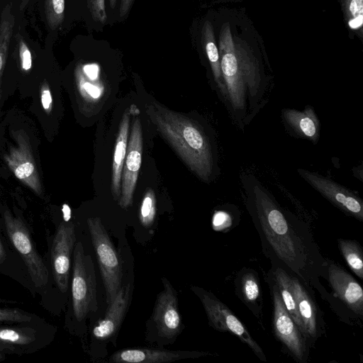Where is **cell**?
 <instances>
[{"mask_svg": "<svg viewBox=\"0 0 363 363\" xmlns=\"http://www.w3.org/2000/svg\"><path fill=\"white\" fill-rule=\"evenodd\" d=\"M117 0H109L110 6L111 8H114L116 4Z\"/></svg>", "mask_w": 363, "mask_h": 363, "instance_id": "f35d334b", "label": "cell"}, {"mask_svg": "<svg viewBox=\"0 0 363 363\" xmlns=\"http://www.w3.org/2000/svg\"><path fill=\"white\" fill-rule=\"evenodd\" d=\"M72 296L74 314L78 321L97 310L94 267L91 256L84 253L80 242L76 243L74 249Z\"/></svg>", "mask_w": 363, "mask_h": 363, "instance_id": "5b68a950", "label": "cell"}, {"mask_svg": "<svg viewBox=\"0 0 363 363\" xmlns=\"http://www.w3.org/2000/svg\"><path fill=\"white\" fill-rule=\"evenodd\" d=\"M72 223H61L55 235L52 246V263L55 283L62 292L68 287L71 254L75 243Z\"/></svg>", "mask_w": 363, "mask_h": 363, "instance_id": "5bb4252c", "label": "cell"}, {"mask_svg": "<svg viewBox=\"0 0 363 363\" xmlns=\"http://www.w3.org/2000/svg\"><path fill=\"white\" fill-rule=\"evenodd\" d=\"M272 269L271 276L278 287L286 311L292 318L301 333L306 336L301 319L298 312L295 296L291 285L289 273L283 267L274 263H272Z\"/></svg>", "mask_w": 363, "mask_h": 363, "instance_id": "7402d4cb", "label": "cell"}, {"mask_svg": "<svg viewBox=\"0 0 363 363\" xmlns=\"http://www.w3.org/2000/svg\"><path fill=\"white\" fill-rule=\"evenodd\" d=\"M62 212L64 219L66 222H67L70 218L71 211L68 205L64 204L62 206Z\"/></svg>", "mask_w": 363, "mask_h": 363, "instance_id": "8d00e7d4", "label": "cell"}, {"mask_svg": "<svg viewBox=\"0 0 363 363\" xmlns=\"http://www.w3.org/2000/svg\"><path fill=\"white\" fill-rule=\"evenodd\" d=\"M130 115L131 107L123 113L116 140L111 174V192L115 200L121 196V174L127 152Z\"/></svg>", "mask_w": 363, "mask_h": 363, "instance_id": "ac0fdd59", "label": "cell"}, {"mask_svg": "<svg viewBox=\"0 0 363 363\" xmlns=\"http://www.w3.org/2000/svg\"><path fill=\"white\" fill-rule=\"evenodd\" d=\"M40 100L45 111L50 113L52 108V99L49 84L46 80H44L40 86Z\"/></svg>", "mask_w": 363, "mask_h": 363, "instance_id": "1f68e13d", "label": "cell"}, {"mask_svg": "<svg viewBox=\"0 0 363 363\" xmlns=\"http://www.w3.org/2000/svg\"><path fill=\"white\" fill-rule=\"evenodd\" d=\"M282 118L299 136L315 142L319 138L320 122L313 107L307 106L303 111L285 108Z\"/></svg>", "mask_w": 363, "mask_h": 363, "instance_id": "d6986e66", "label": "cell"}, {"mask_svg": "<svg viewBox=\"0 0 363 363\" xmlns=\"http://www.w3.org/2000/svg\"><path fill=\"white\" fill-rule=\"evenodd\" d=\"M289 275L298 312L306 336L309 340H315L325 332L322 313L311 292L312 289L294 274L289 273Z\"/></svg>", "mask_w": 363, "mask_h": 363, "instance_id": "9a60e30c", "label": "cell"}, {"mask_svg": "<svg viewBox=\"0 0 363 363\" xmlns=\"http://www.w3.org/2000/svg\"><path fill=\"white\" fill-rule=\"evenodd\" d=\"M14 24L15 21L10 18L1 17L0 19V94L2 74L6 62Z\"/></svg>", "mask_w": 363, "mask_h": 363, "instance_id": "d4e9b609", "label": "cell"}, {"mask_svg": "<svg viewBox=\"0 0 363 363\" xmlns=\"http://www.w3.org/2000/svg\"><path fill=\"white\" fill-rule=\"evenodd\" d=\"M349 11L353 18L363 15V0H350Z\"/></svg>", "mask_w": 363, "mask_h": 363, "instance_id": "836d02e7", "label": "cell"}, {"mask_svg": "<svg viewBox=\"0 0 363 363\" xmlns=\"http://www.w3.org/2000/svg\"><path fill=\"white\" fill-rule=\"evenodd\" d=\"M16 145L5 155V161L15 177L38 195L42 184L28 135L23 130L13 133Z\"/></svg>", "mask_w": 363, "mask_h": 363, "instance_id": "30bf717a", "label": "cell"}, {"mask_svg": "<svg viewBox=\"0 0 363 363\" xmlns=\"http://www.w3.org/2000/svg\"><path fill=\"white\" fill-rule=\"evenodd\" d=\"M87 5L91 16L96 22L100 23L106 22L105 0H87Z\"/></svg>", "mask_w": 363, "mask_h": 363, "instance_id": "f1b7e54d", "label": "cell"}, {"mask_svg": "<svg viewBox=\"0 0 363 363\" xmlns=\"http://www.w3.org/2000/svg\"><path fill=\"white\" fill-rule=\"evenodd\" d=\"M299 175L323 197L345 213L363 221V203L352 191L330 179L298 169Z\"/></svg>", "mask_w": 363, "mask_h": 363, "instance_id": "9c48e42d", "label": "cell"}, {"mask_svg": "<svg viewBox=\"0 0 363 363\" xmlns=\"http://www.w3.org/2000/svg\"><path fill=\"white\" fill-rule=\"evenodd\" d=\"M219 56L223 79L233 111L245 113L255 108L264 93L258 63L231 34L228 24L219 37Z\"/></svg>", "mask_w": 363, "mask_h": 363, "instance_id": "3957f363", "label": "cell"}, {"mask_svg": "<svg viewBox=\"0 0 363 363\" xmlns=\"http://www.w3.org/2000/svg\"><path fill=\"white\" fill-rule=\"evenodd\" d=\"M363 23V15L358 16L352 18L349 21V26L352 29H357L359 28Z\"/></svg>", "mask_w": 363, "mask_h": 363, "instance_id": "d590c367", "label": "cell"}, {"mask_svg": "<svg viewBox=\"0 0 363 363\" xmlns=\"http://www.w3.org/2000/svg\"><path fill=\"white\" fill-rule=\"evenodd\" d=\"M65 0H45V13L49 27H60L65 17Z\"/></svg>", "mask_w": 363, "mask_h": 363, "instance_id": "4316f807", "label": "cell"}, {"mask_svg": "<svg viewBox=\"0 0 363 363\" xmlns=\"http://www.w3.org/2000/svg\"><path fill=\"white\" fill-rule=\"evenodd\" d=\"M106 291V303H111L121 288L122 269L118 253L99 218L87 220Z\"/></svg>", "mask_w": 363, "mask_h": 363, "instance_id": "277c9868", "label": "cell"}, {"mask_svg": "<svg viewBox=\"0 0 363 363\" xmlns=\"http://www.w3.org/2000/svg\"><path fill=\"white\" fill-rule=\"evenodd\" d=\"M130 291V284L121 286L114 300L108 304L105 316L93 329L95 338L106 340L117 333L128 308Z\"/></svg>", "mask_w": 363, "mask_h": 363, "instance_id": "e0dca14e", "label": "cell"}, {"mask_svg": "<svg viewBox=\"0 0 363 363\" xmlns=\"http://www.w3.org/2000/svg\"><path fill=\"white\" fill-rule=\"evenodd\" d=\"M269 281L273 303L272 327L276 337L298 362H305L308 355L309 340L286 311L278 287L272 276Z\"/></svg>", "mask_w": 363, "mask_h": 363, "instance_id": "52a82bcc", "label": "cell"}, {"mask_svg": "<svg viewBox=\"0 0 363 363\" xmlns=\"http://www.w3.org/2000/svg\"><path fill=\"white\" fill-rule=\"evenodd\" d=\"M4 218L8 236L23 259L33 283L36 287L46 285L48 269L37 252L26 226L9 211H5Z\"/></svg>", "mask_w": 363, "mask_h": 363, "instance_id": "ba28073f", "label": "cell"}, {"mask_svg": "<svg viewBox=\"0 0 363 363\" xmlns=\"http://www.w3.org/2000/svg\"><path fill=\"white\" fill-rule=\"evenodd\" d=\"M3 359V354L1 352V350L0 349V360Z\"/></svg>", "mask_w": 363, "mask_h": 363, "instance_id": "ab89813d", "label": "cell"}, {"mask_svg": "<svg viewBox=\"0 0 363 363\" xmlns=\"http://www.w3.org/2000/svg\"><path fill=\"white\" fill-rule=\"evenodd\" d=\"M242 181L245 203L272 263L296 276L311 289L324 291L327 259L320 253L306 224L282 208L252 175Z\"/></svg>", "mask_w": 363, "mask_h": 363, "instance_id": "6da1fadb", "label": "cell"}, {"mask_svg": "<svg viewBox=\"0 0 363 363\" xmlns=\"http://www.w3.org/2000/svg\"><path fill=\"white\" fill-rule=\"evenodd\" d=\"M206 353L189 351H170L149 348H132L113 353L109 362L115 363H162L186 358H196Z\"/></svg>", "mask_w": 363, "mask_h": 363, "instance_id": "2e32d148", "label": "cell"}, {"mask_svg": "<svg viewBox=\"0 0 363 363\" xmlns=\"http://www.w3.org/2000/svg\"><path fill=\"white\" fill-rule=\"evenodd\" d=\"M238 296L258 318L262 308L261 287L256 272L243 269L235 281Z\"/></svg>", "mask_w": 363, "mask_h": 363, "instance_id": "ffe728a7", "label": "cell"}, {"mask_svg": "<svg viewBox=\"0 0 363 363\" xmlns=\"http://www.w3.org/2000/svg\"><path fill=\"white\" fill-rule=\"evenodd\" d=\"M134 0H121L119 7V16L123 18L127 15L132 6Z\"/></svg>", "mask_w": 363, "mask_h": 363, "instance_id": "e575fe53", "label": "cell"}, {"mask_svg": "<svg viewBox=\"0 0 363 363\" xmlns=\"http://www.w3.org/2000/svg\"><path fill=\"white\" fill-rule=\"evenodd\" d=\"M203 43L208 58L214 79L222 96L226 99L227 91L223 79L218 49L215 43L213 26L209 21H206L202 30Z\"/></svg>", "mask_w": 363, "mask_h": 363, "instance_id": "603a6c76", "label": "cell"}, {"mask_svg": "<svg viewBox=\"0 0 363 363\" xmlns=\"http://www.w3.org/2000/svg\"><path fill=\"white\" fill-rule=\"evenodd\" d=\"M99 72L96 64L78 65L75 69L77 89L86 101L97 100L104 92V86L99 80Z\"/></svg>", "mask_w": 363, "mask_h": 363, "instance_id": "44dd1931", "label": "cell"}, {"mask_svg": "<svg viewBox=\"0 0 363 363\" xmlns=\"http://www.w3.org/2000/svg\"><path fill=\"white\" fill-rule=\"evenodd\" d=\"M156 198L154 191L147 189L142 200L139 210V220L145 228L152 225L156 216Z\"/></svg>", "mask_w": 363, "mask_h": 363, "instance_id": "484cf974", "label": "cell"}, {"mask_svg": "<svg viewBox=\"0 0 363 363\" xmlns=\"http://www.w3.org/2000/svg\"><path fill=\"white\" fill-rule=\"evenodd\" d=\"M326 279L334 296L358 318H363V290L356 279L342 266L327 260Z\"/></svg>", "mask_w": 363, "mask_h": 363, "instance_id": "7c38bea8", "label": "cell"}, {"mask_svg": "<svg viewBox=\"0 0 363 363\" xmlns=\"http://www.w3.org/2000/svg\"><path fill=\"white\" fill-rule=\"evenodd\" d=\"M212 225L214 230H221L230 225V217L224 212H216L213 215Z\"/></svg>", "mask_w": 363, "mask_h": 363, "instance_id": "d6a6232c", "label": "cell"}, {"mask_svg": "<svg viewBox=\"0 0 363 363\" xmlns=\"http://www.w3.org/2000/svg\"><path fill=\"white\" fill-rule=\"evenodd\" d=\"M18 51L21 69L24 72H28L32 67V56L30 49L23 38L18 41Z\"/></svg>", "mask_w": 363, "mask_h": 363, "instance_id": "4dcf8cb0", "label": "cell"}, {"mask_svg": "<svg viewBox=\"0 0 363 363\" xmlns=\"http://www.w3.org/2000/svg\"><path fill=\"white\" fill-rule=\"evenodd\" d=\"M143 133L140 117L136 114L133 122L127 152L121 174L119 205L123 208L131 206L141 165Z\"/></svg>", "mask_w": 363, "mask_h": 363, "instance_id": "8fae6325", "label": "cell"}, {"mask_svg": "<svg viewBox=\"0 0 363 363\" xmlns=\"http://www.w3.org/2000/svg\"><path fill=\"white\" fill-rule=\"evenodd\" d=\"M31 316L24 311L13 308H0V322L10 321L16 323L28 322Z\"/></svg>", "mask_w": 363, "mask_h": 363, "instance_id": "f546056e", "label": "cell"}, {"mask_svg": "<svg viewBox=\"0 0 363 363\" xmlns=\"http://www.w3.org/2000/svg\"><path fill=\"white\" fill-rule=\"evenodd\" d=\"M146 111L186 166L203 181H209L215 169V156L203 128L192 118L157 103L147 106Z\"/></svg>", "mask_w": 363, "mask_h": 363, "instance_id": "7a4b0ae2", "label": "cell"}, {"mask_svg": "<svg viewBox=\"0 0 363 363\" xmlns=\"http://www.w3.org/2000/svg\"><path fill=\"white\" fill-rule=\"evenodd\" d=\"M162 282L164 289L157 297L152 320L159 335L167 339H174L180 333L182 326L178 299L169 281L163 278Z\"/></svg>", "mask_w": 363, "mask_h": 363, "instance_id": "4fadbf2b", "label": "cell"}, {"mask_svg": "<svg viewBox=\"0 0 363 363\" xmlns=\"http://www.w3.org/2000/svg\"><path fill=\"white\" fill-rule=\"evenodd\" d=\"M6 259V254L4 250V248L2 245L1 239H0V264L3 263Z\"/></svg>", "mask_w": 363, "mask_h": 363, "instance_id": "74e56055", "label": "cell"}, {"mask_svg": "<svg viewBox=\"0 0 363 363\" xmlns=\"http://www.w3.org/2000/svg\"><path fill=\"white\" fill-rule=\"evenodd\" d=\"M337 245L343 258L350 269L359 277L363 279V252L359 242L352 240L339 238Z\"/></svg>", "mask_w": 363, "mask_h": 363, "instance_id": "cb8c5ba5", "label": "cell"}, {"mask_svg": "<svg viewBox=\"0 0 363 363\" xmlns=\"http://www.w3.org/2000/svg\"><path fill=\"white\" fill-rule=\"evenodd\" d=\"M191 290L199 298L206 311L209 325L212 328L237 336L261 361L267 362L262 347L251 336L244 324L225 304L203 289L193 286Z\"/></svg>", "mask_w": 363, "mask_h": 363, "instance_id": "8992f818", "label": "cell"}, {"mask_svg": "<svg viewBox=\"0 0 363 363\" xmlns=\"http://www.w3.org/2000/svg\"><path fill=\"white\" fill-rule=\"evenodd\" d=\"M35 340V336L18 328H0V342L25 345Z\"/></svg>", "mask_w": 363, "mask_h": 363, "instance_id": "83f0119b", "label": "cell"}]
</instances>
